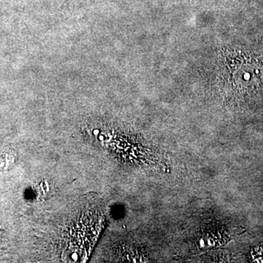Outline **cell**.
Returning <instances> with one entry per match:
<instances>
[{
    "label": "cell",
    "instance_id": "obj_1",
    "mask_svg": "<svg viewBox=\"0 0 263 263\" xmlns=\"http://www.w3.org/2000/svg\"><path fill=\"white\" fill-rule=\"evenodd\" d=\"M245 79L246 80H249V79H250V74L246 73L245 75Z\"/></svg>",
    "mask_w": 263,
    "mask_h": 263
}]
</instances>
